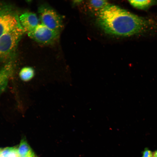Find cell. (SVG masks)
Wrapping results in <instances>:
<instances>
[{"label": "cell", "mask_w": 157, "mask_h": 157, "mask_svg": "<svg viewBox=\"0 0 157 157\" xmlns=\"http://www.w3.org/2000/svg\"><path fill=\"white\" fill-rule=\"evenodd\" d=\"M97 22L106 33L117 36L141 35L157 30V20L110 4L98 12Z\"/></svg>", "instance_id": "obj_1"}, {"label": "cell", "mask_w": 157, "mask_h": 157, "mask_svg": "<svg viewBox=\"0 0 157 157\" xmlns=\"http://www.w3.org/2000/svg\"><path fill=\"white\" fill-rule=\"evenodd\" d=\"M22 27H17L0 37V61H13L19 42L25 33Z\"/></svg>", "instance_id": "obj_2"}, {"label": "cell", "mask_w": 157, "mask_h": 157, "mask_svg": "<svg viewBox=\"0 0 157 157\" xmlns=\"http://www.w3.org/2000/svg\"><path fill=\"white\" fill-rule=\"evenodd\" d=\"M21 26L19 16L13 6L0 1V37Z\"/></svg>", "instance_id": "obj_3"}, {"label": "cell", "mask_w": 157, "mask_h": 157, "mask_svg": "<svg viewBox=\"0 0 157 157\" xmlns=\"http://www.w3.org/2000/svg\"><path fill=\"white\" fill-rule=\"evenodd\" d=\"M38 13L41 24L49 28L60 32L63 27L62 17L52 8L45 5L38 8Z\"/></svg>", "instance_id": "obj_4"}, {"label": "cell", "mask_w": 157, "mask_h": 157, "mask_svg": "<svg viewBox=\"0 0 157 157\" xmlns=\"http://www.w3.org/2000/svg\"><path fill=\"white\" fill-rule=\"evenodd\" d=\"M60 32L51 29L41 24L28 33L29 36L38 43L43 44H52L58 38Z\"/></svg>", "instance_id": "obj_5"}, {"label": "cell", "mask_w": 157, "mask_h": 157, "mask_svg": "<svg viewBox=\"0 0 157 157\" xmlns=\"http://www.w3.org/2000/svg\"><path fill=\"white\" fill-rule=\"evenodd\" d=\"M20 25L25 33H27L34 30L39 24L36 15L30 12H25L19 16Z\"/></svg>", "instance_id": "obj_6"}, {"label": "cell", "mask_w": 157, "mask_h": 157, "mask_svg": "<svg viewBox=\"0 0 157 157\" xmlns=\"http://www.w3.org/2000/svg\"><path fill=\"white\" fill-rule=\"evenodd\" d=\"M13 61L5 63L0 68V93L5 90L13 72Z\"/></svg>", "instance_id": "obj_7"}, {"label": "cell", "mask_w": 157, "mask_h": 157, "mask_svg": "<svg viewBox=\"0 0 157 157\" xmlns=\"http://www.w3.org/2000/svg\"><path fill=\"white\" fill-rule=\"evenodd\" d=\"M17 152L20 157H31L34 154L26 139H22L17 147Z\"/></svg>", "instance_id": "obj_8"}, {"label": "cell", "mask_w": 157, "mask_h": 157, "mask_svg": "<svg viewBox=\"0 0 157 157\" xmlns=\"http://www.w3.org/2000/svg\"><path fill=\"white\" fill-rule=\"evenodd\" d=\"M129 3L133 7L142 10L146 9L154 4L155 1L152 0H129Z\"/></svg>", "instance_id": "obj_9"}, {"label": "cell", "mask_w": 157, "mask_h": 157, "mask_svg": "<svg viewBox=\"0 0 157 157\" xmlns=\"http://www.w3.org/2000/svg\"><path fill=\"white\" fill-rule=\"evenodd\" d=\"M0 157H20L17 152V147H7L2 149Z\"/></svg>", "instance_id": "obj_10"}, {"label": "cell", "mask_w": 157, "mask_h": 157, "mask_svg": "<svg viewBox=\"0 0 157 157\" xmlns=\"http://www.w3.org/2000/svg\"><path fill=\"white\" fill-rule=\"evenodd\" d=\"M89 3L91 8L98 10V12L109 4L106 0H91Z\"/></svg>", "instance_id": "obj_11"}, {"label": "cell", "mask_w": 157, "mask_h": 157, "mask_svg": "<svg viewBox=\"0 0 157 157\" xmlns=\"http://www.w3.org/2000/svg\"><path fill=\"white\" fill-rule=\"evenodd\" d=\"M142 154L141 157H153V152L147 147L144 149Z\"/></svg>", "instance_id": "obj_12"}, {"label": "cell", "mask_w": 157, "mask_h": 157, "mask_svg": "<svg viewBox=\"0 0 157 157\" xmlns=\"http://www.w3.org/2000/svg\"><path fill=\"white\" fill-rule=\"evenodd\" d=\"M153 157H157V149L153 152Z\"/></svg>", "instance_id": "obj_13"}, {"label": "cell", "mask_w": 157, "mask_h": 157, "mask_svg": "<svg viewBox=\"0 0 157 157\" xmlns=\"http://www.w3.org/2000/svg\"><path fill=\"white\" fill-rule=\"evenodd\" d=\"M31 157H37L34 154Z\"/></svg>", "instance_id": "obj_14"}, {"label": "cell", "mask_w": 157, "mask_h": 157, "mask_svg": "<svg viewBox=\"0 0 157 157\" xmlns=\"http://www.w3.org/2000/svg\"><path fill=\"white\" fill-rule=\"evenodd\" d=\"M2 149H1V148H0V153H1V152Z\"/></svg>", "instance_id": "obj_15"}, {"label": "cell", "mask_w": 157, "mask_h": 157, "mask_svg": "<svg viewBox=\"0 0 157 157\" xmlns=\"http://www.w3.org/2000/svg\"></svg>", "instance_id": "obj_16"}]
</instances>
